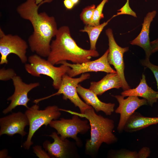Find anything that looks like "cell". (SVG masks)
Returning a JSON list of instances; mask_svg holds the SVG:
<instances>
[{"label": "cell", "instance_id": "6da1fadb", "mask_svg": "<svg viewBox=\"0 0 158 158\" xmlns=\"http://www.w3.org/2000/svg\"><path fill=\"white\" fill-rule=\"evenodd\" d=\"M52 0H44L38 4L36 0H27L17 8L22 18L30 21L33 31L29 37L28 42L32 51L42 57H47L50 51L51 41L58 29L55 18L46 12H38L39 7Z\"/></svg>", "mask_w": 158, "mask_h": 158}, {"label": "cell", "instance_id": "7a4b0ae2", "mask_svg": "<svg viewBox=\"0 0 158 158\" xmlns=\"http://www.w3.org/2000/svg\"><path fill=\"white\" fill-rule=\"evenodd\" d=\"M55 37L51 43L50 51L47 57V60L54 65L66 61L75 64L82 63L99 55L96 50L85 49L79 46L71 37L67 26L58 29Z\"/></svg>", "mask_w": 158, "mask_h": 158}, {"label": "cell", "instance_id": "3957f363", "mask_svg": "<svg viewBox=\"0 0 158 158\" xmlns=\"http://www.w3.org/2000/svg\"><path fill=\"white\" fill-rule=\"evenodd\" d=\"M60 110L85 118L89 121L90 138L86 141L85 145V152L88 154H95L103 143L110 145L117 142L118 139L113 133L114 121L97 114L92 107L87 109L83 114L61 109Z\"/></svg>", "mask_w": 158, "mask_h": 158}, {"label": "cell", "instance_id": "277c9868", "mask_svg": "<svg viewBox=\"0 0 158 158\" xmlns=\"http://www.w3.org/2000/svg\"><path fill=\"white\" fill-rule=\"evenodd\" d=\"M60 108L56 105L49 106L44 110H40L39 106L35 104L27 109L25 113L29 122V130L26 140L23 146L29 150L33 143L32 139L35 132L42 126H47L53 120L58 119L61 113Z\"/></svg>", "mask_w": 158, "mask_h": 158}, {"label": "cell", "instance_id": "5b68a950", "mask_svg": "<svg viewBox=\"0 0 158 158\" xmlns=\"http://www.w3.org/2000/svg\"><path fill=\"white\" fill-rule=\"evenodd\" d=\"M41 57L37 54L29 56L28 58L29 63L25 65V70L35 77H39L41 75H43L51 78L53 80V86L54 89L58 90L63 76L67 74L71 68L63 64L59 67H56L47 60Z\"/></svg>", "mask_w": 158, "mask_h": 158}, {"label": "cell", "instance_id": "8992f818", "mask_svg": "<svg viewBox=\"0 0 158 158\" xmlns=\"http://www.w3.org/2000/svg\"><path fill=\"white\" fill-rule=\"evenodd\" d=\"M90 75L89 73H85L82 74L79 78H74L66 74L62 77L61 84L57 92L50 95L35 99L33 102L37 104L42 101L52 97L62 94L63 99L69 100L75 107H78L80 113L83 114L87 109L92 107L88 105L80 99L78 95L77 88L79 83L89 79Z\"/></svg>", "mask_w": 158, "mask_h": 158}, {"label": "cell", "instance_id": "52a82bcc", "mask_svg": "<svg viewBox=\"0 0 158 158\" xmlns=\"http://www.w3.org/2000/svg\"><path fill=\"white\" fill-rule=\"evenodd\" d=\"M88 122L87 120H82L78 116L73 114L71 119L61 118L60 120H52L49 125L57 131L62 139L71 138L79 145L81 143L77 135L79 133L83 134L88 131L90 128Z\"/></svg>", "mask_w": 158, "mask_h": 158}, {"label": "cell", "instance_id": "ba28073f", "mask_svg": "<svg viewBox=\"0 0 158 158\" xmlns=\"http://www.w3.org/2000/svg\"><path fill=\"white\" fill-rule=\"evenodd\" d=\"M28 45L26 42L18 35L5 34L0 29V64H7V57L10 54L17 55L22 63H26L28 59L26 55Z\"/></svg>", "mask_w": 158, "mask_h": 158}, {"label": "cell", "instance_id": "9c48e42d", "mask_svg": "<svg viewBox=\"0 0 158 158\" xmlns=\"http://www.w3.org/2000/svg\"><path fill=\"white\" fill-rule=\"evenodd\" d=\"M109 42V52L107 59L110 65H113L119 77L123 91L130 88L127 82L124 75V63L123 59L124 53L129 50V47H122L119 46L114 37L113 31L109 28L106 30Z\"/></svg>", "mask_w": 158, "mask_h": 158}, {"label": "cell", "instance_id": "30bf717a", "mask_svg": "<svg viewBox=\"0 0 158 158\" xmlns=\"http://www.w3.org/2000/svg\"><path fill=\"white\" fill-rule=\"evenodd\" d=\"M109 52L108 49L98 59L82 63L71 64L66 61H62L58 64H63L71 68L67 74L71 77L88 72L101 71L107 73H116V71L111 67L108 62L107 56Z\"/></svg>", "mask_w": 158, "mask_h": 158}, {"label": "cell", "instance_id": "8fae6325", "mask_svg": "<svg viewBox=\"0 0 158 158\" xmlns=\"http://www.w3.org/2000/svg\"><path fill=\"white\" fill-rule=\"evenodd\" d=\"M12 80L14 87V91L13 94L7 99L8 101H10L11 103L9 106L3 110L2 112L4 114L11 111L13 109L18 106H23L28 108L27 104L30 101V99L28 97V93L40 85L38 82L29 84L25 83L20 76L17 75Z\"/></svg>", "mask_w": 158, "mask_h": 158}, {"label": "cell", "instance_id": "7c38bea8", "mask_svg": "<svg viewBox=\"0 0 158 158\" xmlns=\"http://www.w3.org/2000/svg\"><path fill=\"white\" fill-rule=\"evenodd\" d=\"M114 97L119 103L115 112L120 114L117 130L119 132H121L123 130L127 120L135 110L143 105H148V104L145 99H140L137 96H129L126 99L122 95H116Z\"/></svg>", "mask_w": 158, "mask_h": 158}, {"label": "cell", "instance_id": "4fadbf2b", "mask_svg": "<svg viewBox=\"0 0 158 158\" xmlns=\"http://www.w3.org/2000/svg\"><path fill=\"white\" fill-rule=\"evenodd\" d=\"M28 125L29 121L25 113H13L0 118V136L6 134L12 136L18 134L23 137L27 134L25 128Z\"/></svg>", "mask_w": 158, "mask_h": 158}, {"label": "cell", "instance_id": "5bb4252c", "mask_svg": "<svg viewBox=\"0 0 158 158\" xmlns=\"http://www.w3.org/2000/svg\"><path fill=\"white\" fill-rule=\"evenodd\" d=\"M58 135L54 132L49 135L54 141L51 143L49 141L46 140L43 143V147L51 157H67L70 154L72 144L67 139L63 140Z\"/></svg>", "mask_w": 158, "mask_h": 158}, {"label": "cell", "instance_id": "9a60e30c", "mask_svg": "<svg viewBox=\"0 0 158 158\" xmlns=\"http://www.w3.org/2000/svg\"><path fill=\"white\" fill-rule=\"evenodd\" d=\"M157 11L154 10L149 12L145 17L141 32L138 35L130 42V44L136 45L143 49L145 53V59L149 60L152 54L149 37L150 24L155 17Z\"/></svg>", "mask_w": 158, "mask_h": 158}, {"label": "cell", "instance_id": "2e32d148", "mask_svg": "<svg viewBox=\"0 0 158 158\" xmlns=\"http://www.w3.org/2000/svg\"><path fill=\"white\" fill-rule=\"evenodd\" d=\"M78 94L89 105L92 107L97 112L102 111L107 115H110L114 111V103H106L102 102L97 95L89 89L79 84L77 88Z\"/></svg>", "mask_w": 158, "mask_h": 158}, {"label": "cell", "instance_id": "e0dca14e", "mask_svg": "<svg viewBox=\"0 0 158 158\" xmlns=\"http://www.w3.org/2000/svg\"><path fill=\"white\" fill-rule=\"evenodd\" d=\"M157 93L158 92L148 86L146 82L145 76L143 74L140 83L136 88L124 90L121 94L124 97L130 96L142 97L147 100L148 104L152 107L153 104L157 102Z\"/></svg>", "mask_w": 158, "mask_h": 158}, {"label": "cell", "instance_id": "ac0fdd59", "mask_svg": "<svg viewBox=\"0 0 158 158\" xmlns=\"http://www.w3.org/2000/svg\"><path fill=\"white\" fill-rule=\"evenodd\" d=\"M121 79L116 73H109L97 82L90 83L89 89L97 95H101L111 89H119L122 87Z\"/></svg>", "mask_w": 158, "mask_h": 158}, {"label": "cell", "instance_id": "d6986e66", "mask_svg": "<svg viewBox=\"0 0 158 158\" xmlns=\"http://www.w3.org/2000/svg\"><path fill=\"white\" fill-rule=\"evenodd\" d=\"M157 123L158 117H145L140 113L135 112L126 123L123 130L127 132H133Z\"/></svg>", "mask_w": 158, "mask_h": 158}, {"label": "cell", "instance_id": "ffe728a7", "mask_svg": "<svg viewBox=\"0 0 158 158\" xmlns=\"http://www.w3.org/2000/svg\"><path fill=\"white\" fill-rule=\"evenodd\" d=\"M113 18L111 17L106 22L97 26L86 25L83 29L80 30L81 32H86L88 34L90 42V49L96 50V44L101 33Z\"/></svg>", "mask_w": 158, "mask_h": 158}, {"label": "cell", "instance_id": "44dd1931", "mask_svg": "<svg viewBox=\"0 0 158 158\" xmlns=\"http://www.w3.org/2000/svg\"><path fill=\"white\" fill-rule=\"evenodd\" d=\"M95 8V5L93 4L83 9L80 14V17L81 20L86 25H90L92 20Z\"/></svg>", "mask_w": 158, "mask_h": 158}, {"label": "cell", "instance_id": "7402d4cb", "mask_svg": "<svg viewBox=\"0 0 158 158\" xmlns=\"http://www.w3.org/2000/svg\"><path fill=\"white\" fill-rule=\"evenodd\" d=\"M108 0H102L95 9L92 21L89 25L97 26L100 24V20L104 18L102 13L103 9L105 4Z\"/></svg>", "mask_w": 158, "mask_h": 158}, {"label": "cell", "instance_id": "603a6c76", "mask_svg": "<svg viewBox=\"0 0 158 158\" xmlns=\"http://www.w3.org/2000/svg\"><path fill=\"white\" fill-rule=\"evenodd\" d=\"M129 1V0H127L124 5L118 10V12H117L116 14L114 15L112 17L113 18L121 15L127 14L137 18V16L136 13L131 9L130 6Z\"/></svg>", "mask_w": 158, "mask_h": 158}, {"label": "cell", "instance_id": "cb8c5ba5", "mask_svg": "<svg viewBox=\"0 0 158 158\" xmlns=\"http://www.w3.org/2000/svg\"><path fill=\"white\" fill-rule=\"evenodd\" d=\"M141 63L143 66L150 69L153 73L157 82L158 90V66L153 64L150 62V60L145 59L142 60ZM157 97L158 98V91Z\"/></svg>", "mask_w": 158, "mask_h": 158}, {"label": "cell", "instance_id": "d4e9b609", "mask_svg": "<svg viewBox=\"0 0 158 158\" xmlns=\"http://www.w3.org/2000/svg\"><path fill=\"white\" fill-rule=\"evenodd\" d=\"M16 75L14 71L12 68L5 69L4 68L0 70V80L7 81L12 79Z\"/></svg>", "mask_w": 158, "mask_h": 158}, {"label": "cell", "instance_id": "484cf974", "mask_svg": "<svg viewBox=\"0 0 158 158\" xmlns=\"http://www.w3.org/2000/svg\"><path fill=\"white\" fill-rule=\"evenodd\" d=\"M137 153L136 151L121 150L116 153L113 157L118 158H137Z\"/></svg>", "mask_w": 158, "mask_h": 158}, {"label": "cell", "instance_id": "4316f807", "mask_svg": "<svg viewBox=\"0 0 158 158\" xmlns=\"http://www.w3.org/2000/svg\"><path fill=\"white\" fill-rule=\"evenodd\" d=\"M33 152L36 156L39 158H50L51 157L46 151L42 149V147L39 145H36L33 147Z\"/></svg>", "mask_w": 158, "mask_h": 158}, {"label": "cell", "instance_id": "83f0119b", "mask_svg": "<svg viewBox=\"0 0 158 158\" xmlns=\"http://www.w3.org/2000/svg\"><path fill=\"white\" fill-rule=\"evenodd\" d=\"M150 153V148L147 147H142L138 152L137 158H146L149 157Z\"/></svg>", "mask_w": 158, "mask_h": 158}, {"label": "cell", "instance_id": "f1b7e54d", "mask_svg": "<svg viewBox=\"0 0 158 158\" xmlns=\"http://www.w3.org/2000/svg\"><path fill=\"white\" fill-rule=\"evenodd\" d=\"M150 44L152 54L158 51V38L150 42Z\"/></svg>", "mask_w": 158, "mask_h": 158}, {"label": "cell", "instance_id": "f546056e", "mask_svg": "<svg viewBox=\"0 0 158 158\" xmlns=\"http://www.w3.org/2000/svg\"><path fill=\"white\" fill-rule=\"evenodd\" d=\"M63 4L66 8L68 10L71 9L75 6L71 0H64Z\"/></svg>", "mask_w": 158, "mask_h": 158}, {"label": "cell", "instance_id": "4dcf8cb0", "mask_svg": "<svg viewBox=\"0 0 158 158\" xmlns=\"http://www.w3.org/2000/svg\"><path fill=\"white\" fill-rule=\"evenodd\" d=\"M8 150L6 149L2 150L0 152V158L8 157Z\"/></svg>", "mask_w": 158, "mask_h": 158}, {"label": "cell", "instance_id": "1f68e13d", "mask_svg": "<svg viewBox=\"0 0 158 158\" xmlns=\"http://www.w3.org/2000/svg\"><path fill=\"white\" fill-rule=\"evenodd\" d=\"M75 5L78 4L79 1V0H71Z\"/></svg>", "mask_w": 158, "mask_h": 158}, {"label": "cell", "instance_id": "d6a6232c", "mask_svg": "<svg viewBox=\"0 0 158 158\" xmlns=\"http://www.w3.org/2000/svg\"><path fill=\"white\" fill-rule=\"evenodd\" d=\"M44 0H36V3L37 4H38L41 3Z\"/></svg>", "mask_w": 158, "mask_h": 158}]
</instances>
